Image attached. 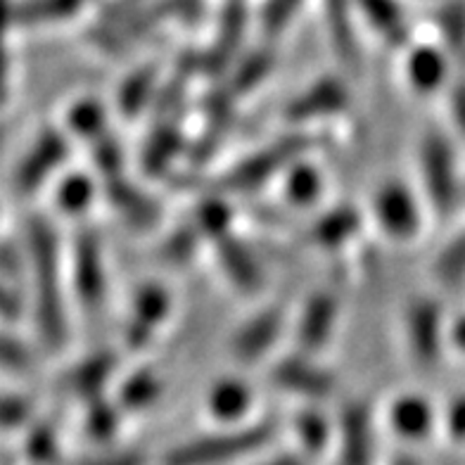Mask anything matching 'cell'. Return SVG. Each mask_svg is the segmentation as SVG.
<instances>
[{"label": "cell", "mask_w": 465, "mask_h": 465, "mask_svg": "<svg viewBox=\"0 0 465 465\" xmlns=\"http://www.w3.org/2000/svg\"><path fill=\"white\" fill-rule=\"evenodd\" d=\"M247 404V390L235 380H226L221 382L219 387L212 394V406H214L219 413H238L242 406Z\"/></svg>", "instance_id": "obj_33"}, {"label": "cell", "mask_w": 465, "mask_h": 465, "mask_svg": "<svg viewBox=\"0 0 465 465\" xmlns=\"http://www.w3.org/2000/svg\"><path fill=\"white\" fill-rule=\"evenodd\" d=\"M31 278H34V300H36V323L48 349L64 344V306L60 294V254L57 235L45 219H31L29 231Z\"/></svg>", "instance_id": "obj_1"}, {"label": "cell", "mask_w": 465, "mask_h": 465, "mask_svg": "<svg viewBox=\"0 0 465 465\" xmlns=\"http://www.w3.org/2000/svg\"><path fill=\"white\" fill-rule=\"evenodd\" d=\"M304 0H266L262 7V29L266 36H276L300 13Z\"/></svg>", "instance_id": "obj_26"}, {"label": "cell", "mask_w": 465, "mask_h": 465, "mask_svg": "<svg viewBox=\"0 0 465 465\" xmlns=\"http://www.w3.org/2000/svg\"><path fill=\"white\" fill-rule=\"evenodd\" d=\"M356 228H359V214L354 209H335L313 223L312 240L323 247H337L342 245Z\"/></svg>", "instance_id": "obj_21"}, {"label": "cell", "mask_w": 465, "mask_h": 465, "mask_svg": "<svg viewBox=\"0 0 465 465\" xmlns=\"http://www.w3.org/2000/svg\"><path fill=\"white\" fill-rule=\"evenodd\" d=\"M91 0H19L15 3L13 19L19 26L55 25L84 10Z\"/></svg>", "instance_id": "obj_17"}, {"label": "cell", "mask_w": 465, "mask_h": 465, "mask_svg": "<svg viewBox=\"0 0 465 465\" xmlns=\"http://www.w3.org/2000/svg\"><path fill=\"white\" fill-rule=\"evenodd\" d=\"M91 195H93V185L86 176H69L60 188V200L62 209L64 212H81V209L86 207L91 203Z\"/></svg>", "instance_id": "obj_32"}, {"label": "cell", "mask_w": 465, "mask_h": 465, "mask_svg": "<svg viewBox=\"0 0 465 465\" xmlns=\"http://www.w3.org/2000/svg\"><path fill=\"white\" fill-rule=\"evenodd\" d=\"M309 147V141L304 135H288V138H281V141L271 143V145L262 147L259 153H254L252 157L242 160L240 164H235L226 176L221 178V185L226 190H235V193H242V190H254L259 185H263L271 176H276L282 166H288L290 162H294Z\"/></svg>", "instance_id": "obj_3"}, {"label": "cell", "mask_w": 465, "mask_h": 465, "mask_svg": "<svg viewBox=\"0 0 465 465\" xmlns=\"http://www.w3.org/2000/svg\"><path fill=\"white\" fill-rule=\"evenodd\" d=\"M19 313H22V302L17 292L7 285V281L0 278V319L17 321Z\"/></svg>", "instance_id": "obj_37"}, {"label": "cell", "mask_w": 465, "mask_h": 465, "mask_svg": "<svg viewBox=\"0 0 465 465\" xmlns=\"http://www.w3.org/2000/svg\"><path fill=\"white\" fill-rule=\"evenodd\" d=\"M451 430L453 435L465 440V399H459L451 409Z\"/></svg>", "instance_id": "obj_40"}, {"label": "cell", "mask_w": 465, "mask_h": 465, "mask_svg": "<svg viewBox=\"0 0 465 465\" xmlns=\"http://www.w3.org/2000/svg\"><path fill=\"white\" fill-rule=\"evenodd\" d=\"M74 282L81 302L88 309H98L104 300V269L100 242L93 232H81L74 247Z\"/></svg>", "instance_id": "obj_6"}, {"label": "cell", "mask_w": 465, "mask_h": 465, "mask_svg": "<svg viewBox=\"0 0 465 465\" xmlns=\"http://www.w3.org/2000/svg\"><path fill=\"white\" fill-rule=\"evenodd\" d=\"M69 124L76 134H81L84 138L93 141L95 135H100L104 131V116L95 103H81L72 110L69 116Z\"/></svg>", "instance_id": "obj_30"}, {"label": "cell", "mask_w": 465, "mask_h": 465, "mask_svg": "<svg viewBox=\"0 0 465 465\" xmlns=\"http://www.w3.org/2000/svg\"><path fill=\"white\" fill-rule=\"evenodd\" d=\"M437 19L449 48L453 53H465V0H449Z\"/></svg>", "instance_id": "obj_25"}, {"label": "cell", "mask_w": 465, "mask_h": 465, "mask_svg": "<svg viewBox=\"0 0 465 465\" xmlns=\"http://www.w3.org/2000/svg\"><path fill=\"white\" fill-rule=\"evenodd\" d=\"M375 212L382 228L394 238H411L418 231L416 203L404 185L390 183L380 190Z\"/></svg>", "instance_id": "obj_7"}, {"label": "cell", "mask_w": 465, "mask_h": 465, "mask_svg": "<svg viewBox=\"0 0 465 465\" xmlns=\"http://www.w3.org/2000/svg\"><path fill=\"white\" fill-rule=\"evenodd\" d=\"M344 104H347V88L342 81L323 79L290 103L288 119L306 122V119H316V116H331L342 110Z\"/></svg>", "instance_id": "obj_8"}, {"label": "cell", "mask_w": 465, "mask_h": 465, "mask_svg": "<svg viewBox=\"0 0 465 465\" xmlns=\"http://www.w3.org/2000/svg\"><path fill=\"white\" fill-rule=\"evenodd\" d=\"M247 26V10L240 0H232L228 3L226 10L221 13L219 22V36H216L214 48L204 53L203 64L209 69V72H221L226 67L231 55H235L240 41H242V34H245Z\"/></svg>", "instance_id": "obj_9"}, {"label": "cell", "mask_w": 465, "mask_h": 465, "mask_svg": "<svg viewBox=\"0 0 465 465\" xmlns=\"http://www.w3.org/2000/svg\"><path fill=\"white\" fill-rule=\"evenodd\" d=\"M271 64H273V57H271V53H262V50H259V53H254V55L247 57V60L242 62L238 69H235L228 91H231L232 95H240V93L252 91V88L257 86V84H262V79L266 76V72L271 69Z\"/></svg>", "instance_id": "obj_24"}, {"label": "cell", "mask_w": 465, "mask_h": 465, "mask_svg": "<svg viewBox=\"0 0 465 465\" xmlns=\"http://www.w3.org/2000/svg\"><path fill=\"white\" fill-rule=\"evenodd\" d=\"M420 164L430 200H432L440 214H449L453 204H456L459 188H456L451 147L440 134H428V138L422 141Z\"/></svg>", "instance_id": "obj_4"}, {"label": "cell", "mask_w": 465, "mask_h": 465, "mask_svg": "<svg viewBox=\"0 0 465 465\" xmlns=\"http://www.w3.org/2000/svg\"><path fill=\"white\" fill-rule=\"evenodd\" d=\"M26 416V406L22 399L0 397V425H15Z\"/></svg>", "instance_id": "obj_38"}, {"label": "cell", "mask_w": 465, "mask_h": 465, "mask_svg": "<svg viewBox=\"0 0 465 465\" xmlns=\"http://www.w3.org/2000/svg\"><path fill=\"white\" fill-rule=\"evenodd\" d=\"M409 74L413 86L418 91H432L444 81L447 74V62L437 53L435 48H418L413 50V55L409 60Z\"/></svg>", "instance_id": "obj_22"}, {"label": "cell", "mask_w": 465, "mask_h": 465, "mask_svg": "<svg viewBox=\"0 0 465 465\" xmlns=\"http://www.w3.org/2000/svg\"><path fill=\"white\" fill-rule=\"evenodd\" d=\"M176 119H166V122L157 124V129L153 131V138L145 147V169L150 173L164 172L166 164L173 160V154L178 153V145H181V134L176 129Z\"/></svg>", "instance_id": "obj_20"}, {"label": "cell", "mask_w": 465, "mask_h": 465, "mask_svg": "<svg viewBox=\"0 0 465 465\" xmlns=\"http://www.w3.org/2000/svg\"><path fill=\"white\" fill-rule=\"evenodd\" d=\"M219 259L226 276L238 285L242 292H257L262 285V271L242 242L231 235H219Z\"/></svg>", "instance_id": "obj_13"}, {"label": "cell", "mask_w": 465, "mask_h": 465, "mask_svg": "<svg viewBox=\"0 0 465 465\" xmlns=\"http://www.w3.org/2000/svg\"><path fill=\"white\" fill-rule=\"evenodd\" d=\"M153 84H154L153 67L141 69V72H135L134 76L126 79V84H124L122 91H119V107H122L124 114L131 116L141 110L143 104L147 103V98H150Z\"/></svg>", "instance_id": "obj_23"}, {"label": "cell", "mask_w": 465, "mask_h": 465, "mask_svg": "<svg viewBox=\"0 0 465 465\" xmlns=\"http://www.w3.org/2000/svg\"><path fill=\"white\" fill-rule=\"evenodd\" d=\"M451 337H453V342H456V347L465 349V319H460L459 323L453 325Z\"/></svg>", "instance_id": "obj_41"}, {"label": "cell", "mask_w": 465, "mask_h": 465, "mask_svg": "<svg viewBox=\"0 0 465 465\" xmlns=\"http://www.w3.org/2000/svg\"><path fill=\"white\" fill-rule=\"evenodd\" d=\"M166 309H169V300H166L164 290L160 288H145L135 297L129 332H126L131 347H143L147 342V337L153 335L154 328L164 319Z\"/></svg>", "instance_id": "obj_14"}, {"label": "cell", "mask_w": 465, "mask_h": 465, "mask_svg": "<svg viewBox=\"0 0 465 465\" xmlns=\"http://www.w3.org/2000/svg\"><path fill=\"white\" fill-rule=\"evenodd\" d=\"M25 276V259L19 250L10 242L0 245V278L3 281H19Z\"/></svg>", "instance_id": "obj_35"}, {"label": "cell", "mask_w": 465, "mask_h": 465, "mask_svg": "<svg viewBox=\"0 0 465 465\" xmlns=\"http://www.w3.org/2000/svg\"><path fill=\"white\" fill-rule=\"evenodd\" d=\"M325 17L331 26L332 44L337 53L344 57V62L354 64L359 50H356L354 25H351V10H349V0H323Z\"/></svg>", "instance_id": "obj_19"}, {"label": "cell", "mask_w": 465, "mask_h": 465, "mask_svg": "<svg viewBox=\"0 0 465 465\" xmlns=\"http://www.w3.org/2000/svg\"><path fill=\"white\" fill-rule=\"evenodd\" d=\"M0 368L10 373H29L34 368V356L17 337L0 332Z\"/></svg>", "instance_id": "obj_27"}, {"label": "cell", "mask_w": 465, "mask_h": 465, "mask_svg": "<svg viewBox=\"0 0 465 465\" xmlns=\"http://www.w3.org/2000/svg\"><path fill=\"white\" fill-rule=\"evenodd\" d=\"M195 232H200L195 226L178 231L176 235L166 242V257L172 259V262H183V259H188L190 254H193V247H195Z\"/></svg>", "instance_id": "obj_36"}, {"label": "cell", "mask_w": 465, "mask_h": 465, "mask_svg": "<svg viewBox=\"0 0 465 465\" xmlns=\"http://www.w3.org/2000/svg\"><path fill=\"white\" fill-rule=\"evenodd\" d=\"M104 190H107V197H110V203L114 204L122 216L129 223L138 228H145V226H153L157 216H160V209L157 204L141 193V190L131 185L122 173H116V176L107 178V183H104Z\"/></svg>", "instance_id": "obj_11"}, {"label": "cell", "mask_w": 465, "mask_h": 465, "mask_svg": "<svg viewBox=\"0 0 465 465\" xmlns=\"http://www.w3.org/2000/svg\"><path fill=\"white\" fill-rule=\"evenodd\" d=\"M409 337L418 361L435 363L440 354V309L435 302L420 300L411 306Z\"/></svg>", "instance_id": "obj_10"}, {"label": "cell", "mask_w": 465, "mask_h": 465, "mask_svg": "<svg viewBox=\"0 0 465 465\" xmlns=\"http://www.w3.org/2000/svg\"><path fill=\"white\" fill-rule=\"evenodd\" d=\"M282 325V312L281 309H266L252 319L250 323L240 331L238 340H235V354L245 361H252L262 356L271 344L276 342L278 332Z\"/></svg>", "instance_id": "obj_15"}, {"label": "cell", "mask_w": 465, "mask_h": 465, "mask_svg": "<svg viewBox=\"0 0 465 465\" xmlns=\"http://www.w3.org/2000/svg\"><path fill=\"white\" fill-rule=\"evenodd\" d=\"M67 157V143L57 131L48 129L38 135L36 143L29 147V153L19 162L15 172V193L17 195H31L34 190L41 188L55 172L57 166Z\"/></svg>", "instance_id": "obj_5"}, {"label": "cell", "mask_w": 465, "mask_h": 465, "mask_svg": "<svg viewBox=\"0 0 465 465\" xmlns=\"http://www.w3.org/2000/svg\"><path fill=\"white\" fill-rule=\"evenodd\" d=\"M359 7L387 44L399 48L409 41V22H406L404 10L399 7L397 0H359Z\"/></svg>", "instance_id": "obj_16"}, {"label": "cell", "mask_w": 465, "mask_h": 465, "mask_svg": "<svg viewBox=\"0 0 465 465\" xmlns=\"http://www.w3.org/2000/svg\"><path fill=\"white\" fill-rule=\"evenodd\" d=\"M394 416H397L399 428L406 430V432H422L430 422L428 406L422 404L420 399H404V401L397 406V413H394Z\"/></svg>", "instance_id": "obj_34"}, {"label": "cell", "mask_w": 465, "mask_h": 465, "mask_svg": "<svg viewBox=\"0 0 465 465\" xmlns=\"http://www.w3.org/2000/svg\"><path fill=\"white\" fill-rule=\"evenodd\" d=\"M203 0H154L147 5H138V3L116 5L107 13L104 26L93 31L91 38L103 50L122 53L169 19L193 22L203 15Z\"/></svg>", "instance_id": "obj_2"}, {"label": "cell", "mask_w": 465, "mask_h": 465, "mask_svg": "<svg viewBox=\"0 0 465 465\" xmlns=\"http://www.w3.org/2000/svg\"><path fill=\"white\" fill-rule=\"evenodd\" d=\"M337 304L331 294H316L309 304L300 321V344L304 351H319L328 342V337L335 325Z\"/></svg>", "instance_id": "obj_12"}, {"label": "cell", "mask_w": 465, "mask_h": 465, "mask_svg": "<svg viewBox=\"0 0 465 465\" xmlns=\"http://www.w3.org/2000/svg\"><path fill=\"white\" fill-rule=\"evenodd\" d=\"M321 193L319 173L312 166H297L288 178V197L297 204L313 203Z\"/></svg>", "instance_id": "obj_28"}, {"label": "cell", "mask_w": 465, "mask_h": 465, "mask_svg": "<svg viewBox=\"0 0 465 465\" xmlns=\"http://www.w3.org/2000/svg\"><path fill=\"white\" fill-rule=\"evenodd\" d=\"M437 276L441 281H459L465 276V235L456 238L437 259Z\"/></svg>", "instance_id": "obj_31"}, {"label": "cell", "mask_w": 465, "mask_h": 465, "mask_svg": "<svg viewBox=\"0 0 465 465\" xmlns=\"http://www.w3.org/2000/svg\"><path fill=\"white\" fill-rule=\"evenodd\" d=\"M112 363H114V359H112L110 354H100L88 359L84 366H79L74 371V387H76V390H93V387L103 385V380L110 375Z\"/></svg>", "instance_id": "obj_29"}, {"label": "cell", "mask_w": 465, "mask_h": 465, "mask_svg": "<svg viewBox=\"0 0 465 465\" xmlns=\"http://www.w3.org/2000/svg\"><path fill=\"white\" fill-rule=\"evenodd\" d=\"M278 385L294 390V392L304 394H325L331 390V378L319 371L312 363L302 361V359H285L281 366L273 371Z\"/></svg>", "instance_id": "obj_18"}, {"label": "cell", "mask_w": 465, "mask_h": 465, "mask_svg": "<svg viewBox=\"0 0 465 465\" xmlns=\"http://www.w3.org/2000/svg\"><path fill=\"white\" fill-rule=\"evenodd\" d=\"M451 107H453V116H456V124L465 131V81H460L459 86L453 88Z\"/></svg>", "instance_id": "obj_39"}]
</instances>
